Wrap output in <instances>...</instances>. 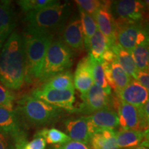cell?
<instances>
[{
  "instance_id": "cell-1",
  "label": "cell",
  "mask_w": 149,
  "mask_h": 149,
  "mask_svg": "<svg viewBox=\"0 0 149 149\" xmlns=\"http://www.w3.org/2000/svg\"><path fill=\"white\" fill-rule=\"evenodd\" d=\"M24 36L13 32L0 53V83L11 90L21 88L25 81Z\"/></svg>"
},
{
  "instance_id": "cell-2",
  "label": "cell",
  "mask_w": 149,
  "mask_h": 149,
  "mask_svg": "<svg viewBox=\"0 0 149 149\" xmlns=\"http://www.w3.org/2000/svg\"><path fill=\"white\" fill-rule=\"evenodd\" d=\"M53 35L43 31L27 30L24 36L25 49V81L31 83L40 77L48 47Z\"/></svg>"
},
{
  "instance_id": "cell-3",
  "label": "cell",
  "mask_w": 149,
  "mask_h": 149,
  "mask_svg": "<svg viewBox=\"0 0 149 149\" xmlns=\"http://www.w3.org/2000/svg\"><path fill=\"white\" fill-rule=\"evenodd\" d=\"M70 6L68 2L58 1L50 6L28 13L25 17L27 30L43 31L53 35L64 30L69 17Z\"/></svg>"
},
{
  "instance_id": "cell-4",
  "label": "cell",
  "mask_w": 149,
  "mask_h": 149,
  "mask_svg": "<svg viewBox=\"0 0 149 149\" xmlns=\"http://www.w3.org/2000/svg\"><path fill=\"white\" fill-rule=\"evenodd\" d=\"M16 111L22 119L35 126L48 125L60 117L63 110L33 97L25 95L17 101Z\"/></svg>"
},
{
  "instance_id": "cell-5",
  "label": "cell",
  "mask_w": 149,
  "mask_h": 149,
  "mask_svg": "<svg viewBox=\"0 0 149 149\" xmlns=\"http://www.w3.org/2000/svg\"><path fill=\"white\" fill-rule=\"evenodd\" d=\"M72 64L71 50L61 40L52 41L46 53L38 81L44 83L55 74L66 71Z\"/></svg>"
},
{
  "instance_id": "cell-6",
  "label": "cell",
  "mask_w": 149,
  "mask_h": 149,
  "mask_svg": "<svg viewBox=\"0 0 149 149\" xmlns=\"http://www.w3.org/2000/svg\"><path fill=\"white\" fill-rule=\"evenodd\" d=\"M146 9V3L139 0L111 1V13L117 24L141 23Z\"/></svg>"
},
{
  "instance_id": "cell-7",
  "label": "cell",
  "mask_w": 149,
  "mask_h": 149,
  "mask_svg": "<svg viewBox=\"0 0 149 149\" xmlns=\"http://www.w3.org/2000/svg\"><path fill=\"white\" fill-rule=\"evenodd\" d=\"M117 43L130 52L136 46L148 44V32L141 23L116 24Z\"/></svg>"
},
{
  "instance_id": "cell-8",
  "label": "cell",
  "mask_w": 149,
  "mask_h": 149,
  "mask_svg": "<svg viewBox=\"0 0 149 149\" xmlns=\"http://www.w3.org/2000/svg\"><path fill=\"white\" fill-rule=\"evenodd\" d=\"M31 96L70 113H73L75 109L73 106L75 101L74 91L72 90H56L39 87L31 92Z\"/></svg>"
},
{
  "instance_id": "cell-9",
  "label": "cell",
  "mask_w": 149,
  "mask_h": 149,
  "mask_svg": "<svg viewBox=\"0 0 149 149\" xmlns=\"http://www.w3.org/2000/svg\"><path fill=\"white\" fill-rule=\"evenodd\" d=\"M111 105L116 111L122 130H144L137 108L122 101L117 95H111Z\"/></svg>"
},
{
  "instance_id": "cell-10",
  "label": "cell",
  "mask_w": 149,
  "mask_h": 149,
  "mask_svg": "<svg viewBox=\"0 0 149 149\" xmlns=\"http://www.w3.org/2000/svg\"><path fill=\"white\" fill-rule=\"evenodd\" d=\"M111 95L102 88L93 84L85 95H81L82 103L74 109L73 113L90 115L105 108L111 107Z\"/></svg>"
},
{
  "instance_id": "cell-11",
  "label": "cell",
  "mask_w": 149,
  "mask_h": 149,
  "mask_svg": "<svg viewBox=\"0 0 149 149\" xmlns=\"http://www.w3.org/2000/svg\"><path fill=\"white\" fill-rule=\"evenodd\" d=\"M0 131L10 136L14 142L27 139L23 119L14 109L0 107Z\"/></svg>"
},
{
  "instance_id": "cell-12",
  "label": "cell",
  "mask_w": 149,
  "mask_h": 149,
  "mask_svg": "<svg viewBox=\"0 0 149 149\" xmlns=\"http://www.w3.org/2000/svg\"><path fill=\"white\" fill-rule=\"evenodd\" d=\"M91 137L97 132L103 130H114L118 128L119 119L113 108L107 107L85 116Z\"/></svg>"
},
{
  "instance_id": "cell-13",
  "label": "cell",
  "mask_w": 149,
  "mask_h": 149,
  "mask_svg": "<svg viewBox=\"0 0 149 149\" xmlns=\"http://www.w3.org/2000/svg\"><path fill=\"white\" fill-rule=\"evenodd\" d=\"M111 3L100 8L93 16L97 24V29L109 40L113 46L116 40L117 25L111 11Z\"/></svg>"
},
{
  "instance_id": "cell-14",
  "label": "cell",
  "mask_w": 149,
  "mask_h": 149,
  "mask_svg": "<svg viewBox=\"0 0 149 149\" xmlns=\"http://www.w3.org/2000/svg\"><path fill=\"white\" fill-rule=\"evenodd\" d=\"M74 88L77 89L84 95L93 84L92 72V57L90 55L84 57L79 61L73 76Z\"/></svg>"
},
{
  "instance_id": "cell-15",
  "label": "cell",
  "mask_w": 149,
  "mask_h": 149,
  "mask_svg": "<svg viewBox=\"0 0 149 149\" xmlns=\"http://www.w3.org/2000/svg\"><path fill=\"white\" fill-rule=\"evenodd\" d=\"M116 95L122 101L130 104L137 109L148 101V91L134 79Z\"/></svg>"
},
{
  "instance_id": "cell-16",
  "label": "cell",
  "mask_w": 149,
  "mask_h": 149,
  "mask_svg": "<svg viewBox=\"0 0 149 149\" xmlns=\"http://www.w3.org/2000/svg\"><path fill=\"white\" fill-rule=\"evenodd\" d=\"M63 31V42L72 51L81 52L85 49L81 20L79 18H74L64 27Z\"/></svg>"
},
{
  "instance_id": "cell-17",
  "label": "cell",
  "mask_w": 149,
  "mask_h": 149,
  "mask_svg": "<svg viewBox=\"0 0 149 149\" xmlns=\"http://www.w3.org/2000/svg\"><path fill=\"white\" fill-rule=\"evenodd\" d=\"M66 135L72 141L86 145L90 143L91 135L85 116L79 118H69L64 122Z\"/></svg>"
},
{
  "instance_id": "cell-18",
  "label": "cell",
  "mask_w": 149,
  "mask_h": 149,
  "mask_svg": "<svg viewBox=\"0 0 149 149\" xmlns=\"http://www.w3.org/2000/svg\"><path fill=\"white\" fill-rule=\"evenodd\" d=\"M116 141L120 149L134 148L148 141V129L121 130L116 131Z\"/></svg>"
},
{
  "instance_id": "cell-19",
  "label": "cell",
  "mask_w": 149,
  "mask_h": 149,
  "mask_svg": "<svg viewBox=\"0 0 149 149\" xmlns=\"http://www.w3.org/2000/svg\"><path fill=\"white\" fill-rule=\"evenodd\" d=\"M111 49L114 53L115 61L127 72L128 75L135 79L138 70L135 66L130 52L121 47L117 43L111 46Z\"/></svg>"
},
{
  "instance_id": "cell-20",
  "label": "cell",
  "mask_w": 149,
  "mask_h": 149,
  "mask_svg": "<svg viewBox=\"0 0 149 149\" xmlns=\"http://www.w3.org/2000/svg\"><path fill=\"white\" fill-rule=\"evenodd\" d=\"M91 149H120L117 144L116 131L103 130L97 132L91 137Z\"/></svg>"
},
{
  "instance_id": "cell-21",
  "label": "cell",
  "mask_w": 149,
  "mask_h": 149,
  "mask_svg": "<svg viewBox=\"0 0 149 149\" xmlns=\"http://www.w3.org/2000/svg\"><path fill=\"white\" fill-rule=\"evenodd\" d=\"M40 87L56 90L74 91L73 75L69 70L61 72L48 79L47 81L43 83Z\"/></svg>"
},
{
  "instance_id": "cell-22",
  "label": "cell",
  "mask_w": 149,
  "mask_h": 149,
  "mask_svg": "<svg viewBox=\"0 0 149 149\" xmlns=\"http://www.w3.org/2000/svg\"><path fill=\"white\" fill-rule=\"evenodd\" d=\"M111 44L102 33L97 29L96 32L89 41L88 55L97 61H102V55L111 48Z\"/></svg>"
},
{
  "instance_id": "cell-23",
  "label": "cell",
  "mask_w": 149,
  "mask_h": 149,
  "mask_svg": "<svg viewBox=\"0 0 149 149\" xmlns=\"http://www.w3.org/2000/svg\"><path fill=\"white\" fill-rule=\"evenodd\" d=\"M34 137H42L48 144L59 145L71 141L66 133L57 128H44L37 131Z\"/></svg>"
},
{
  "instance_id": "cell-24",
  "label": "cell",
  "mask_w": 149,
  "mask_h": 149,
  "mask_svg": "<svg viewBox=\"0 0 149 149\" xmlns=\"http://www.w3.org/2000/svg\"><path fill=\"white\" fill-rule=\"evenodd\" d=\"M135 66L137 70L148 72L149 68V51L148 44H141L136 46L131 51Z\"/></svg>"
},
{
  "instance_id": "cell-25",
  "label": "cell",
  "mask_w": 149,
  "mask_h": 149,
  "mask_svg": "<svg viewBox=\"0 0 149 149\" xmlns=\"http://www.w3.org/2000/svg\"><path fill=\"white\" fill-rule=\"evenodd\" d=\"M80 16H81V29H82L83 37H84V48L88 50L89 41L95 33L96 32L97 26L95 21L94 18L90 15L87 14L84 11L79 8Z\"/></svg>"
},
{
  "instance_id": "cell-26",
  "label": "cell",
  "mask_w": 149,
  "mask_h": 149,
  "mask_svg": "<svg viewBox=\"0 0 149 149\" xmlns=\"http://www.w3.org/2000/svg\"><path fill=\"white\" fill-rule=\"evenodd\" d=\"M111 68L112 77L116 87L115 93L117 94L132 81V77L115 61L111 63Z\"/></svg>"
},
{
  "instance_id": "cell-27",
  "label": "cell",
  "mask_w": 149,
  "mask_h": 149,
  "mask_svg": "<svg viewBox=\"0 0 149 149\" xmlns=\"http://www.w3.org/2000/svg\"><path fill=\"white\" fill-rule=\"evenodd\" d=\"M102 61H97L92 57V72L93 84L100 87V88H102L109 95H111V88L108 85L105 76H104L103 68H102Z\"/></svg>"
},
{
  "instance_id": "cell-28",
  "label": "cell",
  "mask_w": 149,
  "mask_h": 149,
  "mask_svg": "<svg viewBox=\"0 0 149 149\" xmlns=\"http://www.w3.org/2000/svg\"><path fill=\"white\" fill-rule=\"evenodd\" d=\"M57 2V0H21L18 1L17 3L24 12L28 13L31 11L41 10Z\"/></svg>"
},
{
  "instance_id": "cell-29",
  "label": "cell",
  "mask_w": 149,
  "mask_h": 149,
  "mask_svg": "<svg viewBox=\"0 0 149 149\" xmlns=\"http://www.w3.org/2000/svg\"><path fill=\"white\" fill-rule=\"evenodd\" d=\"M0 23L11 31L14 29V13L8 1L0 2Z\"/></svg>"
},
{
  "instance_id": "cell-30",
  "label": "cell",
  "mask_w": 149,
  "mask_h": 149,
  "mask_svg": "<svg viewBox=\"0 0 149 149\" xmlns=\"http://www.w3.org/2000/svg\"><path fill=\"white\" fill-rule=\"evenodd\" d=\"M111 1L100 0H76L75 2L79 8L93 17L97 11L109 4Z\"/></svg>"
},
{
  "instance_id": "cell-31",
  "label": "cell",
  "mask_w": 149,
  "mask_h": 149,
  "mask_svg": "<svg viewBox=\"0 0 149 149\" xmlns=\"http://www.w3.org/2000/svg\"><path fill=\"white\" fill-rule=\"evenodd\" d=\"M46 147V141L42 137H34L30 141L25 139L15 142V149H45Z\"/></svg>"
},
{
  "instance_id": "cell-32",
  "label": "cell",
  "mask_w": 149,
  "mask_h": 149,
  "mask_svg": "<svg viewBox=\"0 0 149 149\" xmlns=\"http://www.w3.org/2000/svg\"><path fill=\"white\" fill-rule=\"evenodd\" d=\"M15 100L14 93L0 83V107L13 109V102Z\"/></svg>"
},
{
  "instance_id": "cell-33",
  "label": "cell",
  "mask_w": 149,
  "mask_h": 149,
  "mask_svg": "<svg viewBox=\"0 0 149 149\" xmlns=\"http://www.w3.org/2000/svg\"><path fill=\"white\" fill-rule=\"evenodd\" d=\"M51 149H91L89 147L82 143L75 141H70L63 144L54 145Z\"/></svg>"
},
{
  "instance_id": "cell-34",
  "label": "cell",
  "mask_w": 149,
  "mask_h": 149,
  "mask_svg": "<svg viewBox=\"0 0 149 149\" xmlns=\"http://www.w3.org/2000/svg\"><path fill=\"white\" fill-rule=\"evenodd\" d=\"M102 68H103L104 76H105L106 80H107L108 85L109 86L110 88L113 89V90L115 91V90H116V87H115L114 81H113V77H112L111 64L107 62V61L102 60Z\"/></svg>"
},
{
  "instance_id": "cell-35",
  "label": "cell",
  "mask_w": 149,
  "mask_h": 149,
  "mask_svg": "<svg viewBox=\"0 0 149 149\" xmlns=\"http://www.w3.org/2000/svg\"><path fill=\"white\" fill-rule=\"evenodd\" d=\"M0 149H15L13 139L0 131Z\"/></svg>"
},
{
  "instance_id": "cell-36",
  "label": "cell",
  "mask_w": 149,
  "mask_h": 149,
  "mask_svg": "<svg viewBox=\"0 0 149 149\" xmlns=\"http://www.w3.org/2000/svg\"><path fill=\"white\" fill-rule=\"evenodd\" d=\"M136 81H137L140 84L144 86L147 91L149 90V74L147 71H141L138 70L137 76H136Z\"/></svg>"
},
{
  "instance_id": "cell-37",
  "label": "cell",
  "mask_w": 149,
  "mask_h": 149,
  "mask_svg": "<svg viewBox=\"0 0 149 149\" xmlns=\"http://www.w3.org/2000/svg\"><path fill=\"white\" fill-rule=\"evenodd\" d=\"M12 33L13 31L3 26L2 24L0 23V43L3 44L5 42V40L8 39V37L10 36Z\"/></svg>"
},
{
  "instance_id": "cell-38",
  "label": "cell",
  "mask_w": 149,
  "mask_h": 149,
  "mask_svg": "<svg viewBox=\"0 0 149 149\" xmlns=\"http://www.w3.org/2000/svg\"><path fill=\"white\" fill-rule=\"evenodd\" d=\"M102 59V60L107 61V62L109 63V64H111V63L113 62V61H115V55L114 53L112 51L111 48L108 49L107 51L103 54Z\"/></svg>"
},
{
  "instance_id": "cell-39",
  "label": "cell",
  "mask_w": 149,
  "mask_h": 149,
  "mask_svg": "<svg viewBox=\"0 0 149 149\" xmlns=\"http://www.w3.org/2000/svg\"><path fill=\"white\" fill-rule=\"evenodd\" d=\"M130 149H149L148 148V141H145V142L143 143L142 144H141L140 146L135 147L134 148H130Z\"/></svg>"
},
{
  "instance_id": "cell-40",
  "label": "cell",
  "mask_w": 149,
  "mask_h": 149,
  "mask_svg": "<svg viewBox=\"0 0 149 149\" xmlns=\"http://www.w3.org/2000/svg\"><path fill=\"white\" fill-rule=\"evenodd\" d=\"M2 47H3V44L0 43V53H1V49H2Z\"/></svg>"
}]
</instances>
